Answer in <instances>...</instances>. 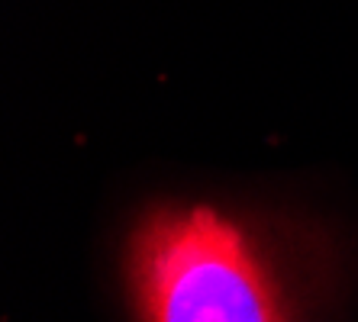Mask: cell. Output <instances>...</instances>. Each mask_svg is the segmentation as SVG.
<instances>
[{
  "label": "cell",
  "instance_id": "1",
  "mask_svg": "<svg viewBox=\"0 0 358 322\" xmlns=\"http://www.w3.org/2000/svg\"><path fill=\"white\" fill-rule=\"evenodd\" d=\"M142 322H287L242 229L207 207L152 213L129 248Z\"/></svg>",
  "mask_w": 358,
  "mask_h": 322
}]
</instances>
